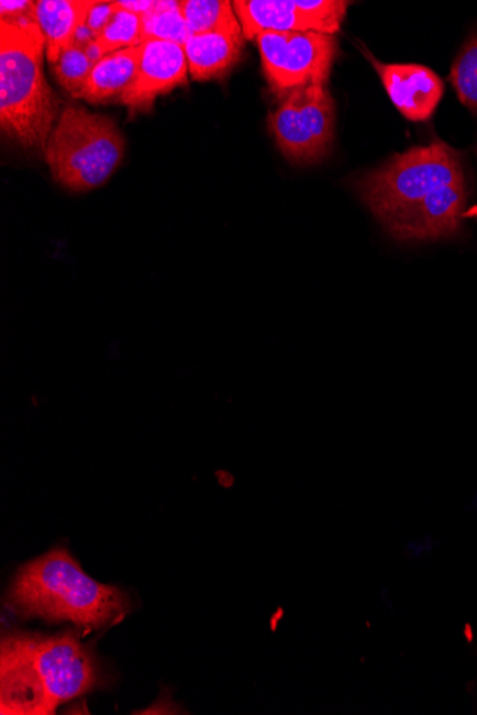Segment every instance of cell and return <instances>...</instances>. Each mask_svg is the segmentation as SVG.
I'll return each instance as SVG.
<instances>
[{"label": "cell", "mask_w": 477, "mask_h": 715, "mask_svg": "<svg viewBox=\"0 0 477 715\" xmlns=\"http://www.w3.org/2000/svg\"><path fill=\"white\" fill-rule=\"evenodd\" d=\"M97 660L78 634L16 633L0 648V712L54 714L62 703L98 688Z\"/></svg>", "instance_id": "cell-1"}, {"label": "cell", "mask_w": 477, "mask_h": 715, "mask_svg": "<svg viewBox=\"0 0 477 715\" xmlns=\"http://www.w3.org/2000/svg\"><path fill=\"white\" fill-rule=\"evenodd\" d=\"M8 603L19 616L70 622L86 630L109 626L131 608L122 590L90 579L65 548L23 566Z\"/></svg>", "instance_id": "cell-2"}, {"label": "cell", "mask_w": 477, "mask_h": 715, "mask_svg": "<svg viewBox=\"0 0 477 715\" xmlns=\"http://www.w3.org/2000/svg\"><path fill=\"white\" fill-rule=\"evenodd\" d=\"M0 27V125L25 149L45 150L59 107L43 74L45 36L36 13Z\"/></svg>", "instance_id": "cell-3"}, {"label": "cell", "mask_w": 477, "mask_h": 715, "mask_svg": "<svg viewBox=\"0 0 477 715\" xmlns=\"http://www.w3.org/2000/svg\"><path fill=\"white\" fill-rule=\"evenodd\" d=\"M45 160L62 188L88 192L108 182L125 156V137L112 119L66 107L46 143Z\"/></svg>", "instance_id": "cell-4"}, {"label": "cell", "mask_w": 477, "mask_h": 715, "mask_svg": "<svg viewBox=\"0 0 477 715\" xmlns=\"http://www.w3.org/2000/svg\"><path fill=\"white\" fill-rule=\"evenodd\" d=\"M465 178L459 152L435 141L396 155L381 168L365 175L356 190L386 226L433 190Z\"/></svg>", "instance_id": "cell-5"}, {"label": "cell", "mask_w": 477, "mask_h": 715, "mask_svg": "<svg viewBox=\"0 0 477 715\" xmlns=\"http://www.w3.org/2000/svg\"><path fill=\"white\" fill-rule=\"evenodd\" d=\"M335 100L326 85L290 90L267 116L281 154L296 165H313L326 157L335 141Z\"/></svg>", "instance_id": "cell-6"}, {"label": "cell", "mask_w": 477, "mask_h": 715, "mask_svg": "<svg viewBox=\"0 0 477 715\" xmlns=\"http://www.w3.org/2000/svg\"><path fill=\"white\" fill-rule=\"evenodd\" d=\"M262 69L279 99L304 86L326 85L339 54L335 35L319 32H262L256 37Z\"/></svg>", "instance_id": "cell-7"}, {"label": "cell", "mask_w": 477, "mask_h": 715, "mask_svg": "<svg viewBox=\"0 0 477 715\" xmlns=\"http://www.w3.org/2000/svg\"><path fill=\"white\" fill-rule=\"evenodd\" d=\"M467 203L466 178L441 186L386 225L399 242H431L461 232Z\"/></svg>", "instance_id": "cell-8"}, {"label": "cell", "mask_w": 477, "mask_h": 715, "mask_svg": "<svg viewBox=\"0 0 477 715\" xmlns=\"http://www.w3.org/2000/svg\"><path fill=\"white\" fill-rule=\"evenodd\" d=\"M189 65L185 47L165 41L142 43L140 71L135 83L123 94L121 102L129 114L149 113L156 99L188 83Z\"/></svg>", "instance_id": "cell-9"}, {"label": "cell", "mask_w": 477, "mask_h": 715, "mask_svg": "<svg viewBox=\"0 0 477 715\" xmlns=\"http://www.w3.org/2000/svg\"><path fill=\"white\" fill-rule=\"evenodd\" d=\"M380 76L396 109L410 122H426L435 114L445 94V83L426 66L417 64H381L362 49Z\"/></svg>", "instance_id": "cell-10"}, {"label": "cell", "mask_w": 477, "mask_h": 715, "mask_svg": "<svg viewBox=\"0 0 477 715\" xmlns=\"http://www.w3.org/2000/svg\"><path fill=\"white\" fill-rule=\"evenodd\" d=\"M232 3L245 40L255 41L262 32H319L332 35L322 22L299 7L298 0H236Z\"/></svg>", "instance_id": "cell-11"}, {"label": "cell", "mask_w": 477, "mask_h": 715, "mask_svg": "<svg viewBox=\"0 0 477 715\" xmlns=\"http://www.w3.org/2000/svg\"><path fill=\"white\" fill-rule=\"evenodd\" d=\"M142 45L117 51L95 65L92 74L75 99L92 104L121 102L140 71Z\"/></svg>", "instance_id": "cell-12"}, {"label": "cell", "mask_w": 477, "mask_h": 715, "mask_svg": "<svg viewBox=\"0 0 477 715\" xmlns=\"http://www.w3.org/2000/svg\"><path fill=\"white\" fill-rule=\"evenodd\" d=\"M189 74L199 82L222 79L241 62L245 37L226 33H198L185 43Z\"/></svg>", "instance_id": "cell-13"}, {"label": "cell", "mask_w": 477, "mask_h": 715, "mask_svg": "<svg viewBox=\"0 0 477 715\" xmlns=\"http://www.w3.org/2000/svg\"><path fill=\"white\" fill-rule=\"evenodd\" d=\"M95 0H40L36 19L46 42V57L55 65L75 43L76 33L84 26Z\"/></svg>", "instance_id": "cell-14"}, {"label": "cell", "mask_w": 477, "mask_h": 715, "mask_svg": "<svg viewBox=\"0 0 477 715\" xmlns=\"http://www.w3.org/2000/svg\"><path fill=\"white\" fill-rule=\"evenodd\" d=\"M180 12L192 35L226 33V35L243 36L235 8L229 0H182Z\"/></svg>", "instance_id": "cell-15"}, {"label": "cell", "mask_w": 477, "mask_h": 715, "mask_svg": "<svg viewBox=\"0 0 477 715\" xmlns=\"http://www.w3.org/2000/svg\"><path fill=\"white\" fill-rule=\"evenodd\" d=\"M142 26V43L147 41H165L185 46L192 36L186 23L180 2H164L157 0L154 12L145 14Z\"/></svg>", "instance_id": "cell-16"}, {"label": "cell", "mask_w": 477, "mask_h": 715, "mask_svg": "<svg viewBox=\"0 0 477 715\" xmlns=\"http://www.w3.org/2000/svg\"><path fill=\"white\" fill-rule=\"evenodd\" d=\"M142 26L143 18L141 14L117 8V12H114L111 22L108 23V26L97 37V42L102 47L104 55L127 49V47L140 46L142 45Z\"/></svg>", "instance_id": "cell-17"}, {"label": "cell", "mask_w": 477, "mask_h": 715, "mask_svg": "<svg viewBox=\"0 0 477 715\" xmlns=\"http://www.w3.org/2000/svg\"><path fill=\"white\" fill-rule=\"evenodd\" d=\"M451 82L461 102L477 113V32L457 55L452 66Z\"/></svg>", "instance_id": "cell-18"}, {"label": "cell", "mask_w": 477, "mask_h": 715, "mask_svg": "<svg viewBox=\"0 0 477 715\" xmlns=\"http://www.w3.org/2000/svg\"><path fill=\"white\" fill-rule=\"evenodd\" d=\"M93 68L95 65L86 56L85 51L75 45L66 49L59 60L52 65L57 82L74 98L84 88Z\"/></svg>", "instance_id": "cell-19"}, {"label": "cell", "mask_w": 477, "mask_h": 715, "mask_svg": "<svg viewBox=\"0 0 477 715\" xmlns=\"http://www.w3.org/2000/svg\"><path fill=\"white\" fill-rule=\"evenodd\" d=\"M114 12H117V7H114L113 2H95L88 19H86V26L98 37L103 32V29L108 26V23L111 22Z\"/></svg>", "instance_id": "cell-20"}, {"label": "cell", "mask_w": 477, "mask_h": 715, "mask_svg": "<svg viewBox=\"0 0 477 715\" xmlns=\"http://www.w3.org/2000/svg\"><path fill=\"white\" fill-rule=\"evenodd\" d=\"M36 2H29V0H22V2H0V16L2 21H13V19H21L29 16V14L35 13Z\"/></svg>", "instance_id": "cell-21"}, {"label": "cell", "mask_w": 477, "mask_h": 715, "mask_svg": "<svg viewBox=\"0 0 477 715\" xmlns=\"http://www.w3.org/2000/svg\"><path fill=\"white\" fill-rule=\"evenodd\" d=\"M114 4H117L118 9H123V11L145 16V14L155 11L157 0H118Z\"/></svg>", "instance_id": "cell-22"}, {"label": "cell", "mask_w": 477, "mask_h": 715, "mask_svg": "<svg viewBox=\"0 0 477 715\" xmlns=\"http://www.w3.org/2000/svg\"><path fill=\"white\" fill-rule=\"evenodd\" d=\"M93 41H97V36H95V33L85 23L84 26L79 27L78 33H76L74 45L80 47V49H85Z\"/></svg>", "instance_id": "cell-23"}, {"label": "cell", "mask_w": 477, "mask_h": 715, "mask_svg": "<svg viewBox=\"0 0 477 715\" xmlns=\"http://www.w3.org/2000/svg\"><path fill=\"white\" fill-rule=\"evenodd\" d=\"M84 51L86 56L89 57V60L92 62L93 65L99 64V62L102 60L104 56H107L104 55L102 47L99 46V43L97 41L90 43V45L86 46Z\"/></svg>", "instance_id": "cell-24"}]
</instances>
